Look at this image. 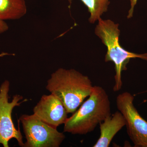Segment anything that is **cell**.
<instances>
[{"label": "cell", "instance_id": "1", "mask_svg": "<svg viewBox=\"0 0 147 147\" xmlns=\"http://www.w3.org/2000/svg\"><path fill=\"white\" fill-rule=\"evenodd\" d=\"M93 87L88 76L74 69L60 68L51 74L46 88L61 101L68 114H73L89 96Z\"/></svg>", "mask_w": 147, "mask_h": 147}, {"label": "cell", "instance_id": "2", "mask_svg": "<svg viewBox=\"0 0 147 147\" xmlns=\"http://www.w3.org/2000/svg\"><path fill=\"white\" fill-rule=\"evenodd\" d=\"M111 115L110 98L102 87L94 86L88 98L67 118L63 131L84 135L94 130L98 125Z\"/></svg>", "mask_w": 147, "mask_h": 147}, {"label": "cell", "instance_id": "3", "mask_svg": "<svg viewBox=\"0 0 147 147\" xmlns=\"http://www.w3.org/2000/svg\"><path fill=\"white\" fill-rule=\"evenodd\" d=\"M98 24L95 29V33L106 46L107 52L105 56V62L112 61L115 66V84L113 90L117 92L123 86L122 71L126 70V65L130 59L140 58L147 61V53L138 54L131 53L124 49L120 45L119 36L120 31L119 24L110 20H98Z\"/></svg>", "mask_w": 147, "mask_h": 147}, {"label": "cell", "instance_id": "4", "mask_svg": "<svg viewBox=\"0 0 147 147\" xmlns=\"http://www.w3.org/2000/svg\"><path fill=\"white\" fill-rule=\"evenodd\" d=\"M18 120L22 123L26 139L24 147H59L65 139L63 133L34 114L22 115Z\"/></svg>", "mask_w": 147, "mask_h": 147}, {"label": "cell", "instance_id": "5", "mask_svg": "<svg viewBox=\"0 0 147 147\" xmlns=\"http://www.w3.org/2000/svg\"><path fill=\"white\" fill-rule=\"evenodd\" d=\"M10 83L8 80L3 82L0 86V144L4 147H9V142L11 139H15L20 146L24 147L23 136L20 127H15L12 119L13 108L20 106L27 99L23 100L22 96L16 94L13 96L11 102L9 101V92Z\"/></svg>", "mask_w": 147, "mask_h": 147}, {"label": "cell", "instance_id": "6", "mask_svg": "<svg viewBox=\"0 0 147 147\" xmlns=\"http://www.w3.org/2000/svg\"><path fill=\"white\" fill-rule=\"evenodd\" d=\"M134 99L130 93H122L116 98L117 108L125 119L127 134L134 146L147 147V121L134 106Z\"/></svg>", "mask_w": 147, "mask_h": 147}, {"label": "cell", "instance_id": "7", "mask_svg": "<svg viewBox=\"0 0 147 147\" xmlns=\"http://www.w3.org/2000/svg\"><path fill=\"white\" fill-rule=\"evenodd\" d=\"M33 114L45 123L57 128L66 121L68 114L62 102L54 95H43L33 108Z\"/></svg>", "mask_w": 147, "mask_h": 147}, {"label": "cell", "instance_id": "8", "mask_svg": "<svg viewBox=\"0 0 147 147\" xmlns=\"http://www.w3.org/2000/svg\"><path fill=\"white\" fill-rule=\"evenodd\" d=\"M125 125V119L119 111L108 116L99 124L100 137L93 147H109L116 134Z\"/></svg>", "mask_w": 147, "mask_h": 147}, {"label": "cell", "instance_id": "9", "mask_svg": "<svg viewBox=\"0 0 147 147\" xmlns=\"http://www.w3.org/2000/svg\"><path fill=\"white\" fill-rule=\"evenodd\" d=\"M27 11L24 0H0V19L3 21L20 19Z\"/></svg>", "mask_w": 147, "mask_h": 147}, {"label": "cell", "instance_id": "10", "mask_svg": "<svg viewBox=\"0 0 147 147\" xmlns=\"http://www.w3.org/2000/svg\"><path fill=\"white\" fill-rule=\"evenodd\" d=\"M71 5L72 0H68ZM88 9L90 13L89 21L91 24H94L98 21L104 12L108 10L110 3L109 0H81Z\"/></svg>", "mask_w": 147, "mask_h": 147}, {"label": "cell", "instance_id": "11", "mask_svg": "<svg viewBox=\"0 0 147 147\" xmlns=\"http://www.w3.org/2000/svg\"><path fill=\"white\" fill-rule=\"evenodd\" d=\"M137 1L138 0H130L131 7L129 11L128 16H127V18H131L133 16L134 7L137 4Z\"/></svg>", "mask_w": 147, "mask_h": 147}, {"label": "cell", "instance_id": "12", "mask_svg": "<svg viewBox=\"0 0 147 147\" xmlns=\"http://www.w3.org/2000/svg\"><path fill=\"white\" fill-rule=\"evenodd\" d=\"M9 27L5 21L0 19V34L5 32L8 30Z\"/></svg>", "mask_w": 147, "mask_h": 147}, {"label": "cell", "instance_id": "13", "mask_svg": "<svg viewBox=\"0 0 147 147\" xmlns=\"http://www.w3.org/2000/svg\"><path fill=\"white\" fill-rule=\"evenodd\" d=\"M5 54L4 53H2V54H0V57H3V56H5Z\"/></svg>", "mask_w": 147, "mask_h": 147}]
</instances>
